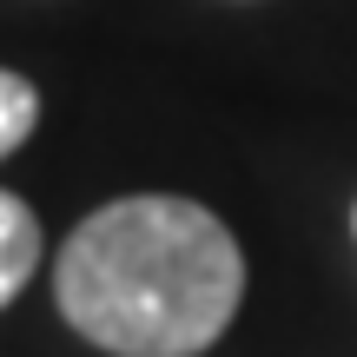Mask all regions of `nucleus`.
Listing matches in <instances>:
<instances>
[{"mask_svg":"<svg viewBox=\"0 0 357 357\" xmlns=\"http://www.w3.org/2000/svg\"><path fill=\"white\" fill-rule=\"evenodd\" d=\"M60 311L113 357H199L245 298V258L225 218L192 199H113L60 245Z\"/></svg>","mask_w":357,"mask_h":357,"instance_id":"1","label":"nucleus"},{"mask_svg":"<svg viewBox=\"0 0 357 357\" xmlns=\"http://www.w3.org/2000/svg\"><path fill=\"white\" fill-rule=\"evenodd\" d=\"M33 271H40V225L13 192H0V305H13Z\"/></svg>","mask_w":357,"mask_h":357,"instance_id":"2","label":"nucleus"},{"mask_svg":"<svg viewBox=\"0 0 357 357\" xmlns=\"http://www.w3.org/2000/svg\"><path fill=\"white\" fill-rule=\"evenodd\" d=\"M33 119H40V93L26 86L20 73H7V66H0V159H7L26 132H33Z\"/></svg>","mask_w":357,"mask_h":357,"instance_id":"3","label":"nucleus"}]
</instances>
